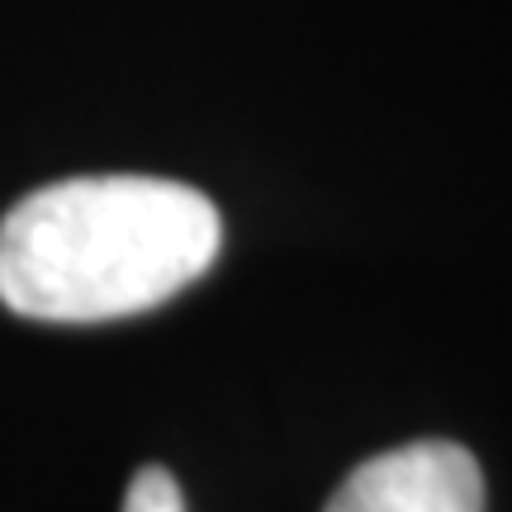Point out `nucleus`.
<instances>
[{
	"mask_svg": "<svg viewBox=\"0 0 512 512\" xmlns=\"http://www.w3.org/2000/svg\"><path fill=\"white\" fill-rule=\"evenodd\" d=\"M219 247V209L185 181H53L0 223V304L38 323H110L195 285Z\"/></svg>",
	"mask_w": 512,
	"mask_h": 512,
	"instance_id": "1",
	"label": "nucleus"
},
{
	"mask_svg": "<svg viewBox=\"0 0 512 512\" xmlns=\"http://www.w3.org/2000/svg\"><path fill=\"white\" fill-rule=\"evenodd\" d=\"M323 512H484V475L456 441H413L356 465Z\"/></svg>",
	"mask_w": 512,
	"mask_h": 512,
	"instance_id": "2",
	"label": "nucleus"
},
{
	"mask_svg": "<svg viewBox=\"0 0 512 512\" xmlns=\"http://www.w3.org/2000/svg\"><path fill=\"white\" fill-rule=\"evenodd\" d=\"M124 512H185L181 484L166 475L162 465H147V470H138L133 484H128Z\"/></svg>",
	"mask_w": 512,
	"mask_h": 512,
	"instance_id": "3",
	"label": "nucleus"
}]
</instances>
